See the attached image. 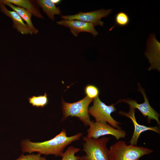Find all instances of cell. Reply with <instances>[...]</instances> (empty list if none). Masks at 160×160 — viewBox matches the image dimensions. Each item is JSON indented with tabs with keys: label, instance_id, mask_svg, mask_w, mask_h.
<instances>
[{
	"label": "cell",
	"instance_id": "1",
	"mask_svg": "<svg viewBox=\"0 0 160 160\" xmlns=\"http://www.w3.org/2000/svg\"><path fill=\"white\" fill-rule=\"evenodd\" d=\"M67 135L66 130L63 129L54 138L47 141L33 142L28 139L23 140L21 143V151L23 153L30 154L37 152L40 155H53L62 156L65 148L72 142L79 140L82 134L79 132L70 137Z\"/></svg>",
	"mask_w": 160,
	"mask_h": 160
},
{
	"label": "cell",
	"instance_id": "2",
	"mask_svg": "<svg viewBox=\"0 0 160 160\" xmlns=\"http://www.w3.org/2000/svg\"><path fill=\"white\" fill-rule=\"evenodd\" d=\"M151 149L130 144L127 145L124 140H119L111 145L109 150V160H139L144 155L151 154Z\"/></svg>",
	"mask_w": 160,
	"mask_h": 160
},
{
	"label": "cell",
	"instance_id": "3",
	"mask_svg": "<svg viewBox=\"0 0 160 160\" xmlns=\"http://www.w3.org/2000/svg\"><path fill=\"white\" fill-rule=\"evenodd\" d=\"M83 151L86 153L79 160H109V150L106 145L110 140L108 137L95 139L84 137Z\"/></svg>",
	"mask_w": 160,
	"mask_h": 160
},
{
	"label": "cell",
	"instance_id": "4",
	"mask_svg": "<svg viewBox=\"0 0 160 160\" xmlns=\"http://www.w3.org/2000/svg\"><path fill=\"white\" fill-rule=\"evenodd\" d=\"M94 100L86 96L81 100L73 103L65 102L63 99L61 108L63 113L62 120L69 116L78 117L85 126H89L92 121L89 113V106Z\"/></svg>",
	"mask_w": 160,
	"mask_h": 160
},
{
	"label": "cell",
	"instance_id": "5",
	"mask_svg": "<svg viewBox=\"0 0 160 160\" xmlns=\"http://www.w3.org/2000/svg\"><path fill=\"white\" fill-rule=\"evenodd\" d=\"M93 105L89 108V113L95 119L96 121L108 123L113 127L121 129L119 126L121 123L115 120L111 116L112 113L115 112V104L108 105L100 100L98 97L93 100Z\"/></svg>",
	"mask_w": 160,
	"mask_h": 160
},
{
	"label": "cell",
	"instance_id": "6",
	"mask_svg": "<svg viewBox=\"0 0 160 160\" xmlns=\"http://www.w3.org/2000/svg\"><path fill=\"white\" fill-rule=\"evenodd\" d=\"M138 88L137 90L140 91L143 95L144 99L143 103H138L135 100L129 99H119L116 104L121 102H124L127 103L130 106L134 109H138L145 117H147V120L148 123H150L151 120H155L157 124H160L159 120L160 114L157 112L150 105L145 90L141 87L140 84L138 83Z\"/></svg>",
	"mask_w": 160,
	"mask_h": 160
},
{
	"label": "cell",
	"instance_id": "7",
	"mask_svg": "<svg viewBox=\"0 0 160 160\" xmlns=\"http://www.w3.org/2000/svg\"><path fill=\"white\" fill-rule=\"evenodd\" d=\"M89 126L87 130V137H89L97 139L102 136L111 135L119 140L125 138L126 135L125 131L114 128L107 123L92 121Z\"/></svg>",
	"mask_w": 160,
	"mask_h": 160
},
{
	"label": "cell",
	"instance_id": "8",
	"mask_svg": "<svg viewBox=\"0 0 160 160\" xmlns=\"http://www.w3.org/2000/svg\"><path fill=\"white\" fill-rule=\"evenodd\" d=\"M112 12L111 9H100L89 12H79L73 15H61V18L68 20H79L92 24L94 26L99 25L103 26V22L101 20L103 17H106Z\"/></svg>",
	"mask_w": 160,
	"mask_h": 160
},
{
	"label": "cell",
	"instance_id": "9",
	"mask_svg": "<svg viewBox=\"0 0 160 160\" xmlns=\"http://www.w3.org/2000/svg\"><path fill=\"white\" fill-rule=\"evenodd\" d=\"M160 43L154 34H151L147 42V48L145 55L149 60L150 66L148 70H160Z\"/></svg>",
	"mask_w": 160,
	"mask_h": 160
},
{
	"label": "cell",
	"instance_id": "10",
	"mask_svg": "<svg viewBox=\"0 0 160 160\" xmlns=\"http://www.w3.org/2000/svg\"><path fill=\"white\" fill-rule=\"evenodd\" d=\"M135 109L130 107L128 112L119 111L118 112V113L129 118L132 121L134 127V131L129 143L131 145H137L138 139L141 133L147 131L151 130L160 134V126L148 127L139 124L137 121L135 116Z\"/></svg>",
	"mask_w": 160,
	"mask_h": 160
},
{
	"label": "cell",
	"instance_id": "11",
	"mask_svg": "<svg viewBox=\"0 0 160 160\" xmlns=\"http://www.w3.org/2000/svg\"><path fill=\"white\" fill-rule=\"evenodd\" d=\"M60 25L68 27L72 33L77 36L79 33L85 32L91 33L94 37L98 34V32L92 24L81 21L76 20H63L56 22Z\"/></svg>",
	"mask_w": 160,
	"mask_h": 160
},
{
	"label": "cell",
	"instance_id": "12",
	"mask_svg": "<svg viewBox=\"0 0 160 160\" xmlns=\"http://www.w3.org/2000/svg\"><path fill=\"white\" fill-rule=\"evenodd\" d=\"M0 10L6 16L12 19L13 28L17 31L23 35L33 34L28 26L24 23L23 19L15 11L8 10L3 4H0Z\"/></svg>",
	"mask_w": 160,
	"mask_h": 160
},
{
	"label": "cell",
	"instance_id": "13",
	"mask_svg": "<svg viewBox=\"0 0 160 160\" xmlns=\"http://www.w3.org/2000/svg\"><path fill=\"white\" fill-rule=\"evenodd\" d=\"M4 1L11 3L14 5L24 8L35 17L44 19L41 13L36 0H3Z\"/></svg>",
	"mask_w": 160,
	"mask_h": 160
},
{
	"label": "cell",
	"instance_id": "14",
	"mask_svg": "<svg viewBox=\"0 0 160 160\" xmlns=\"http://www.w3.org/2000/svg\"><path fill=\"white\" fill-rule=\"evenodd\" d=\"M0 4H3L10 7L17 12L23 20L25 21L26 24L30 28L33 34H36L38 33V30L34 27L32 22V15L31 12L24 8L16 6L9 2H5L3 0H0Z\"/></svg>",
	"mask_w": 160,
	"mask_h": 160
},
{
	"label": "cell",
	"instance_id": "15",
	"mask_svg": "<svg viewBox=\"0 0 160 160\" xmlns=\"http://www.w3.org/2000/svg\"><path fill=\"white\" fill-rule=\"evenodd\" d=\"M36 3L39 7L42 9L49 18L52 20H55L54 15H60L61 11L57 7L51 0H37Z\"/></svg>",
	"mask_w": 160,
	"mask_h": 160
},
{
	"label": "cell",
	"instance_id": "16",
	"mask_svg": "<svg viewBox=\"0 0 160 160\" xmlns=\"http://www.w3.org/2000/svg\"><path fill=\"white\" fill-rule=\"evenodd\" d=\"M29 103L33 106L43 107L46 105L48 103L47 95L45 92L43 95L33 96L28 97Z\"/></svg>",
	"mask_w": 160,
	"mask_h": 160
},
{
	"label": "cell",
	"instance_id": "17",
	"mask_svg": "<svg viewBox=\"0 0 160 160\" xmlns=\"http://www.w3.org/2000/svg\"><path fill=\"white\" fill-rule=\"evenodd\" d=\"M129 18L128 15L123 12H119L116 14L115 17V24L109 30L111 31L116 25L124 27L129 22Z\"/></svg>",
	"mask_w": 160,
	"mask_h": 160
},
{
	"label": "cell",
	"instance_id": "18",
	"mask_svg": "<svg viewBox=\"0 0 160 160\" xmlns=\"http://www.w3.org/2000/svg\"><path fill=\"white\" fill-rule=\"evenodd\" d=\"M81 150L73 146L69 147L63 153L61 160H79L80 157L75 154Z\"/></svg>",
	"mask_w": 160,
	"mask_h": 160
},
{
	"label": "cell",
	"instance_id": "19",
	"mask_svg": "<svg viewBox=\"0 0 160 160\" xmlns=\"http://www.w3.org/2000/svg\"><path fill=\"white\" fill-rule=\"evenodd\" d=\"M84 93L87 96L94 100L98 97L99 90L98 88L95 86L89 84L85 86L84 88Z\"/></svg>",
	"mask_w": 160,
	"mask_h": 160
},
{
	"label": "cell",
	"instance_id": "20",
	"mask_svg": "<svg viewBox=\"0 0 160 160\" xmlns=\"http://www.w3.org/2000/svg\"><path fill=\"white\" fill-rule=\"evenodd\" d=\"M15 160H47L45 157L41 156V155L39 154H28L24 155L22 154Z\"/></svg>",
	"mask_w": 160,
	"mask_h": 160
},
{
	"label": "cell",
	"instance_id": "21",
	"mask_svg": "<svg viewBox=\"0 0 160 160\" xmlns=\"http://www.w3.org/2000/svg\"><path fill=\"white\" fill-rule=\"evenodd\" d=\"M51 1L55 4H59L61 1L60 0H51Z\"/></svg>",
	"mask_w": 160,
	"mask_h": 160
}]
</instances>
